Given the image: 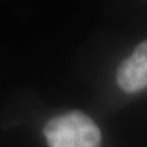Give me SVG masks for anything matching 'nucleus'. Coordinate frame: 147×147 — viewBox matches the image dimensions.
Segmentation results:
<instances>
[{"label": "nucleus", "mask_w": 147, "mask_h": 147, "mask_svg": "<svg viewBox=\"0 0 147 147\" xmlns=\"http://www.w3.org/2000/svg\"><path fill=\"white\" fill-rule=\"evenodd\" d=\"M43 134L49 147H99V127L85 113L74 110L45 124Z\"/></svg>", "instance_id": "obj_1"}, {"label": "nucleus", "mask_w": 147, "mask_h": 147, "mask_svg": "<svg viewBox=\"0 0 147 147\" xmlns=\"http://www.w3.org/2000/svg\"><path fill=\"white\" fill-rule=\"evenodd\" d=\"M117 84L127 93H135L147 87V39L137 45L118 67Z\"/></svg>", "instance_id": "obj_2"}]
</instances>
